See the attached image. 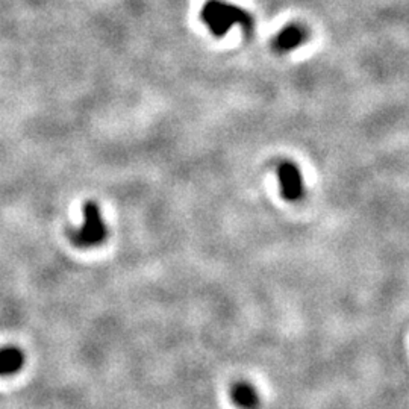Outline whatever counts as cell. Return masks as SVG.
Here are the masks:
<instances>
[{
  "label": "cell",
  "mask_w": 409,
  "mask_h": 409,
  "mask_svg": "<svg viewBox=\"0 0 409 409\" xmlns=\"http://www.w3.org/2000/svg\"><path fill=\"white\" fill-rule=\"evenodd\" d=\"M200 19L216 37H225L234 26H241L247 34L254 32L255 28L254 17L247 11L223 0H209L204 3Z\"/></svg>",
  "instance_id": "1"
},
{
  "label": "cell",
  "mask_w": 409,
  "mask_h": 409,
  "mask_svg": "<svg viewBox=\"0 0 409 409\" xmlns=\"http://www.w3.org/2000/svg\"><path fill=\"white\" fill-rule=\"evenodd\" d=\"M108 237V227L102 218L97 203L86 202L84 204V223L77 229L68 232V238L76 247L90 249L102 245Z\"/></svg>",
  "instance_id": "2"
},
{
  "label": "cell",
  "mask_w": 409,
  "mask_h": 409,
  "mask_svg": "<svg viewBox=\"0 0 409 409\" xmlns=\"http://www.w3.org/2000/svg\"><path fill=\"white\" fill-rule=\"evenodd\" d=\"M282 198L288 202H297L303 198L305 184L301 169L294 162L285 161L278 167Z\"/></svg>",
  "instance_id": "3"
},
{
  "label": "cell",
  "mask_w": 409,
  "mask_h": 409,
  "mask_svg": "<svg viewBox=\"0 0 409 409\" xmlns=\"http://www.w3.org/2000/svg\"><path fill=\"white\" fill-rule=\"evenodd\" d=\"M308 37V32L306 29L298 26V25H289L285 26L280 32L276 35V38L273 40V47L274 50L279 53H285L297 49L298 46H302Z\"/></svg>",
  "instance_id": "4"
},
{
  "label": "cell",
  "mask_w": 409,
  "mask_h": 409,
  "mask_svg": "<svg viewBox=\"0 0 409 409\" xmlns=\"http://www.w3.org/2000/svg\"><path fill=\"white\" fill-rule=\"evenodd\" d=\"M26 355L17 345H2L0 348V376L17 374L25 367Z\"/></svg>",
  "instance_id": "5"
},
{
  "label": "cell",
  "mask_w": 409,
  "mask_h": 409,
  "mask_svg": "<svg viewBox=\"0 0 409 409\" xmlns=\"http://www.w3.org/2000/svg\"><path fill=\"white\" fill-rule=\"evenodd\" d=\"M231 399L240 409H256L261 402L256 388L245 381L237 382L231 388Z\"/></svg>",
  "instance_id": "6"
}]
</instances>
